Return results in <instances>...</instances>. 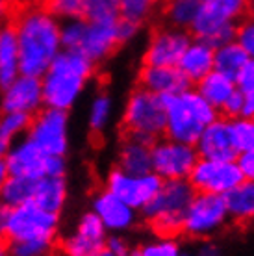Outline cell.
<instances>
[{
  "label": "cell",
  "mask_w": 254,
  "mask_h": 256,
  "mask_svg": "<svg viewBox=\"0 0 254 256\" xmlns=\"http://www.w3.org/2000/svg\"><path fill=\"white\" fill-rule=\"evenodd\" d=\"M86 12L84 17L89 20H115L119 19L117 0H84Z\"/></svg>",
  "instance_id": "35"
},
{
  "label": "cell",
  "mask_w": 254,
  "mask_h": 256,
  "mask_svg": "<svg viewBox=\"0 0 254 256\" xmlns=\"http://www.w3.org/2000/svg\"><path fill=\"white\" fill-rule=\"evenodd\" d=\"M198 154L195 145L160 138L152 143V173L162 180H188Z\"/></svg>",
  "instance_id": "12"
},
{
  "label": "cell",
  "mask_w": 254,
  "mask_h": 256,
  "mask_svg": "<svg viewBox=\"0 0 254 256\" xmlns=\"http://www.w3.org/2000/svg\"><path fill=\"white\" fill-rule=\"evenodd\" d=\"M96 65L72 50H62L41 76L43 102L46 108L69 114L95 74Z\"/></svg>",
  "instance_id": "3"
},
{
  "label": "cell",
  "mask_w": 254,
  "mask_h": 256,
  "mask_svg": "<svg viewBox=\"0 0 254 256\" xmlns=\"http://www.w3.org/2000/svg\"><path fill=\"white\" fill-rule=\"evenodd\" d=\"M67 197H69V186L65 176H43L34 180L30 202L39 208L60 216L67 204Z\"/></svg>",
  "instance_id": "23"
},
{
  "label": "cell",
  "mask_w": 254,
  "mask_h": 256,
  "mask_svg": "<svg viewBox=\"0 0 254 256\" xmlns=\"http://www.w3.org/2000/svg\"><path fill=\"white\" fill-rule=\"evenodd\" d=\"M8 216H10V208L0 202V240H4V236H6Z\"/></svg>",
  "instance_id": "47"
},
{
  "label": "cell",
  "mask_w": 254,
  "mask_h": 256,
  "mask_svg": "<svg viewBox=\"0 0 254 256\" xmlns=\"http://www.w3.org/2000/svg\"><path fill=\"white\" fill-rule=\"evenodd\" d=\"M106 249L119 256H128L130 250H132V247H130V244L122 238V234H112V236H108V240H106Z\"/></svg>",
  "instance_id": "42"
},
{
  "label": "cell",
  "mask_w": 254,
  "mask_h": 256,
  "mask_svg": "<svg viewBox=\"0 0 254 256\" xmlns=\"http://www.w3.org/2000/svg\"><path fill=\"white\" fill-rule=\"evenodd\" d=\"M182 256H221V250L214 244H202L200 247H197L195 250H190V252L182 250Z\"/></svg>",
  "instance_id": "44"
},
{
  "label": "cell",
  "mask_w": 254,
  "mask_h": 256,
  "mask_svg": "<svg viewBox=\"0 0 254 256\" xmlns=\"http://www.w3.org/2000/svg\"><path fill=\"white\" fill-rule=\"evenodd\" d=\"M176 67L188 82L197 84L214 70V46L200 39H191Z\"/></svg>",
  "instance_id": "22"
},
{
  "label": "cell",
  "mask_w": 254,
  "mask_h": 256,
  "mask_svg": "<svg viewBox=\"0 0 254 256\" xmlns=\"http://www.w3.org/2000/svg\"><path fill=\"white\" fill-rule=\"evenodd\" d=\"M24 138L46 156H67L69 152V116L54 108H41L30 117Z\"/></svg>",
  "instance_id": "11"
},
{
  "label": "cell",
  "mask_w": 254,
  "mask_h": 256,
  "mask_svg": "<svg viewBox=\"0 0 254 256\" xmlns=\"http://www.w3.org/2000/svg\"><path fill=\"white\" fill-rule=\"evenodd\" d=\"M115 112L114 98L108 91H98L89 102V112H88V124L89 130L93 134H104L112 124Z\"/></svg>",
  "instance_id": "28"
},
{
  "label": "cell",
  "mask_w": 254,
  "mask_h": 256,
  "mask_svg": "<svg viewBox=\"0 0 254 256\" xmlns=\"http://www.w3.org/2000/svg\"><path fill=\"white\" fill-rule=\"evenodd\" d=\"M191 39L193 38L188 30L169 24L154 30L143 52V65L176 67Z\"/></svg>",
  "instance_id": "16"
},
{
  "label": "cell",
  "mask_w": 254,
  "mask_h": 256,
  "mask_svg": "<svg viewBox=\"0 0 254 256\" xmlns=\"http://www.w3.org/2000/svg\"><path fill=\"white\" fill-rule=\"evenodd\" d=\"M236 86L240 91H254V60L248 58L236 76Z\"/></svg>",
  "instance_id": "38"
},
{
  "label": "cell",
  "mask_w": 254,
  "mask_h": 256,
  "mask_svg": "<svg viewBox=\"0 0 254 256\" xmlns=\"http://www.w3.org/2000/svg\"><path fill=\"white\" fill-rule=\"evenodd\" d=\"M117 20H89L86 17L62 22V46L64 50L82 54L95 65L106 60L121 45Z\"/></svg>",
  "instance_id": "5"
},
{
  "label": "cell",
  "mask_w": 254,
  "mask_h": 256,
  "mask_svg": "<svg viewBox=\"0 0 254 256\" xmlns=\"http://www.w3.org/2000/svg\"><path fill=\"white\" fill-rule=\"evenodd\" d=\"M15 12H17L15 0H0V26L12 22Z\"/></svg>",
  "instance_id": "43"
},
{
  "label": "cell",
  "mask_w": 254,
  "mask_h": 256,
  "mask_svg": "<svg viewBox=\"0 0 254 256\" xmlns=\"http://www.w3.org/2000/svg\"><path fill=\"white\" fill-rule=\"evenodd\" d=\"M117 167L130 174H145L152 171V143L126 136L119 145Z\"/></svg>",
  "instance_id": "21"
},
{
  "label": "cell",
  "mask_w": 254,
  "mask_h": 256,
  "mask_svg": "<svg viewBox=\"0 0 254 256\" xmlns=\"http://www.w3.org/2000/svg\"><path fill=\"white\" fill-rule=\"evenodd\" d=\"M228 221L230 218L222 195L195 192L184 214L182 234L191 240H208L221 232Z\"/></svg>",
  "instance_id": "10"
},
{
  "label": "cell",
  "mask_w": 254,
  "mask_h": 256,
  "mask_svg": "<svg viewBox=\"0 0 254 256\" xmlns=\"http://www.w3.org/2000/svg\"><path fill=\"white\" fill-rule=\"evenodd\" d=\"M195 190L188 180H164L160 192L140 210L156 236L176 238L182 234L184 214Z\"/></svg>",
  "instance_id": "6"
},
{
  "label": "cell",
  "mask_w": 254,
  "mask_h": 256,
  "mask_svg": "<svg viewBox=\"0 0 254 256\" xmlns=\"http://www.w3.org/2000/svg\"><path fill=\"white\" fill-rule=\"evenodd\" d=\"M242 93H243L242 117L254 119V91H242Z\"/></svg>",
  "instance_id": "45"
},
{
  "label": "cell",
  "mask_w": 254,
  "mask_h": 256,
  "mask_svg": "<svg viewBox=\"0 0 254 256\" xmlns=\"http://www.w3.org/2000/svg\"><path fill=\"white\" fill-rule=\"evenodd\" d=\"M32 186L34 180L20 178V176H10L8 174L6 182L2 184L0 190V202L8 208L26 204L32 198Z\"/></svg>",
  "instance_id": "30"
},
{
  "label": "cell",
  "mask_w": 254,
  "mask_h": 256,
  "mask_svg": "<svg viewBox=\"0 0 254 256\" xmlns=\"http://www.w3.org/2000/svg\"><path fill=\"white\" fill-rule=\"evenodd\" d=\"M46 0H17L19 6H34V4H44Z\"/></svg>",
  "instance_id": "49"
},
{
  "label": "cell",
  "mask_w": 254,
  "mask_h": 256,
  "mask_svg": "<svg viewBox=\"0 0 254 256\" xmlns=\"http://www.w3.org/2000/svg\"><path fill=\"white\" fill-rule=\"evenodd\" d=\"M43 6L62 22L82 19L84 12H86V2L84 0H46Z\"/></svg>",
  "instance_id": "33"
},
{
  "label": "cell",
  "mask_w": 254,
  "mask_h": 256,
  "mask_svg": "<svg viewBox=\"0 0 254 256\" xmlns=\"http://www.w3.org/2000/svg\"><path fill=\"white\" fill-rule=\"evenodd\" d=\"M91 212L100 219V223L104 224L108 234H124V232L132 230L138 223V216H140V212L136 208H132L124 200L117 198L106 190H102L95 195Z\"/></svg>",
  "instance_id": "18"
},
{
  "label": "cell",
  "mask_w": 254,
  "mask_h": 256,
  "mask_svg": "<svg viewBox=\"0 0 254 256\" xmlns=\"http://www.w3.org/2000/svg\"><path fill=\"white\" fill-rule=\"evenodd\" d=\"M250 15L254 17V0H252V4H250Z\"/></svg>",
  "instance_id": "53"
},
{
  "label": "cell",
  "mask_w": 254,
  "mask_h": 256,
  "mask_svg": "<svg viewBox=\"0 0 254 256\" xmlns=\"http://www.w3.org/2000/svg\"><path fill=\"white\" fill-rule=\"evenodd\" d=\"M238 166H240V171H242L243 178L254 182V148L248 150V152H242L238 154Z\"/></svg>",
  "instance_id": "41"
},
{
  "label": "cell",
  "mask_w": 254,
  "mask_h": 256,
  "mask_svg": "<svg viewBox=\"0 0 254 256\" xmlns=\"http://www.w3.org/2000/svg\"><path fill=\"white\" fill-rule=\"evenodd\" d=\"M6 178H8L6 164H4V160H0V190H2V184L6 182Z\"/></svg>",
  "instance_id": "48"
},
{
  "label": "cell",
  "mask_w": 254,
  "mask_h": 256,
  "mask_svg": "<svg viewBox=\"0 0 254 256\" xmlns=\"http://www.w3.org/2000/svg\"><path fill=\"white\" fill-rule=\"evenodd\" d=\"M230 124V136L232 143L238 154L248 152L254 148V119L248 117H236L228 119Z\"/></svg>",
  "instance_id": "31"
},
{
  "label": "cell",
  "mask_w": 254,
  "mask_h": 256,
  "mask_svg": "<svg viewBox=\"0 0 254 256\" xmlns=\"http://www.w3.org/2000/svg\"><path fill=\"white\" fill-rule=\"evenodd\" d=\"M141 256H182V247L176 238L156 236L154 240L143 244L138 249Z\"/></svg>",
  "instance_id": "34"
},
{
  "label": "cell",
  "mask_w": 254,
  "mask_h": 256,
  "mask_svg": "<svg viewBox=\"0 0 254 256\" xmlns=\"http://www.w3.org/2000/svg\"><path fill=\"white\" fill-rule=\"evenodd\" d=\"M252 0H202L190 32L208 45L221 46L234 41L236 28L250 13Z\"/></svg>",
  "instance_id": "7"
},
{
  "label": "cell",
  "mask_w": 254,
  "mask_h": 256,
  "mask_svg": "<svg viewBox=\"0 0 254 256\" xmlns=\"http://www.w3.org/2000/svg\"><path fill=\"white\" fill-rule=\"evenodd\" d=\"M12 26L19 45L20 72L41 78L62 46V20L43 4L17 6Z\"/></svg>",
  "instance_id": "1"
},
{
  "label": "cell",
  "mask_w": 254,
  "mask_h": 256,
  "mask_svg": "<svg viewBox=\"0 0 254 256\" xmlns=\"http://www.w3.org/2000/svg\"><path fill=\"white\" fill-rule=\"evenodd\" d=\"M195 148H197L198 158H204V160H236L238 152L232 143L228 119L217 117L216 121H212L195 141Z\"/></svg>",
  "instance_id": "19"
},
{
  "label": "cell",
  "mask_w": 254,
  "mask_h": 256,
  "mask_svg": "<svg viewBox=\"0 0 254 256\" xmlns=\"http://www.w3.org/2000/svg\"><path fill=\"white\" fill-rule=\"evenodd\" d=\"M15 2H17V0H15Z\"/></svg>",
  "instance_id": "54"
},
{
  "label": "cell",
  "mask_w": 254,
  "mask_h": 256,
  "mask_svg": "<svg viewBox=\"0 0 254 256\" xmlns=\"http://www.w3.org/2000/svg\"><path fill=\"white\" fill-rule=\"evenodd\" d=\"M234 41L242 46L248 58L254 60V17H245L236 28Z\"/></svg>",
  "instance_id": "37"
},
{
  "label": "cell",
  "mask_w": 254,
  "mask_h": 256,
  "mask_svg": "<svg viewBox=\"0 0 254 256\" xmlns=\"http://www.w3.org/2000/svg\"><path fill=\"white\" fill-rule=\"evenodd\" d=\"M60 216L34 202L10 208L6 240L12 256H52L58 247Z\"/></svg>",
  "instance_id": "2"
},
{
  "label": "cell",
  "mask_w": 254,
  "mask_h": 256,
  "mask_svg": "<svg viewBox=\"0 0 254 256\" xmlns=\"http://www.w3.org/2000/svg\"><path fill=\"white\" fill-rule=\"evenodd\" d=\"M228 218L236 223L254 221V182L243 178L226 195H222Z\"/></svg>",
  "instance_id": "25"
},
{
  "label": "cell",
  "mask_w": 254,
  "mask_h": 256,
  "mask_svg": "<svg viewBox=\"0 0 254 256\" xmlns=\"http://www.w3.org/2000/svg\"><path fill=\"white\" fill-rule=\"evenodd\" d=\"M140 88L160 96H172L190 90L191 84L178 70V67H160V65H143L138 74Z\"/></svg>",
  "instance_id": "20"
},
{
  "label": "cell",
  "mask_w": 254,
  "mask_h": 256,
  "mask_svg": "<svg viewBox=\"0 0 254 256\" xmlns=\"http://www.w3.org/2000/svg\"><path fill=\"white\" fill-rule=\"evenodd\" d=\"M108 230L104 228L100 219L93 212H86L78 219L74 230L58 242V247L62 250V256H96L108 240Z\"/></svg>",
  "instance_id": "15"
},
{
  "label": "cell",
  "mask_w": 254,
  "mask_h": 256,
  "mask_svg": "<svg viewBox=\"0 0 254 256\" xmlns=\"http://www.w3.org/2000/svg\"><path fill=\"white\" fill-rule=\"evenodd\" d=\"M243 180L240 166L236 160H204L198 158L188 182L197 193H216V195H226Z\"/></svg>",
  "instance_id": "14"
},
{
  "label": "cell",
  "mask_w": 254,
  "mask_h": 256,
  "mask_svg": "<svg viewBox=\"0 0 254 256\" xmlns=\"http://www.w3.org/2000/svg\"><path fill=\"white\" fill-rule=\"evenodd\" d=\"M141 26L143 24H138V22H134V20L119 17V20H117V32H119V41H121V45L130 43V41H134V39L138 38Z\"/></svg>",
  "instance_id": "39"
},
{
  "label": "cell",
  "mask_w": 254,
  "mask_h": 256,
  "mask_svg": "<svg viewBox=\"0 0 254 256\" xmlns=\"http://www.w3.org/2000/svg\"><path fill=\"white\" fill-rule=\"evenodd\" d=\"M247 60L248 56L236 41H230V43L214 48V70L222 72L234 80L243 65L247 64Z\"/></svg>",
  "instance_id": "27"
},
{
  "label": "cell",
  "mask_w": 254,
  "mask_h": 256,
  "mask_svg": "<svg viewBox=\"0 0 254 256\" xmlns=\"http://www.w3.org/2000/svg\"><path fill=\"white\" fill-rule=\"evenodd\" d=\"M96 256H119V254H115V252H112V250H108L106 247H104V249H102Z\"/></svg>",
  "instance_id": "51"
},
{
  "label": "cell",
  "mask_w": 254,
  "mask_h": 256,
  "mask_svg": "<svg viewBox=\"0 0 254 256\" xmlns=\"http://www.w3.org/2000/svg\"><path fill=\"white\" fill-rule=\"evenodd\" d=\"M242 106H243V93L240 90H236L228 100L222 104L221 114L226 117V119H236V117H242Z\"/></svg>",
  "instance_id": "40"
},
{
  "label": "cell",
  "mask_w": 254,
  "mask_h": 256,
  "mask_svg": "<svg viewBox=\"0 0 254 256\" xmlns=\"http://www.w3.org/2000/svg\"><path fill=\"white\" fill-rule=\"evenodd\" d=\"M20 74L17 36L12 22L0 26V90Z\"/></svg>",
  "instance_id": "24"
},
{
  "label": "cell",
  "mask_w": 254,
  "mask_h": 256,
  "mask_svg": "<svg viewBox=\"0 0 254 256\" xmlns=\"http://www.w3.org/2000/svg\"><path fill=\"white\" fill-rule=\"evenodd\" d=\"M0 256H12L10 247H8L6 240H0Z\"/></svg>",
  "instance_id": "50"
},
{
  "label": "cell",
  "mask_w": 254,
  "mask_h": 256,
  "mask_svg": "<svg viewBox=\"0 0 254 256\" xmlns=\"http://www.w3.org/2000/svg\"><path fill=\"white\" fill-rule=\"evenodd\" d=\"M202 0H164V19L169 26L182 28L190 32L193 20L197 17Z\"/></svg>",
  "instance_id": "29"
},
{
  "label": "cell",
  "mask_w": 254,
  "mask_h": 256,
  "mask_svg": "<svg viewBox=\"0 0 254 256\" xmlns=\"http://www.w3.org/2000/svg\"><path fill=\"white\" fill-rule=\"evenodd\" d=\"M219 117L214 106L198 95L197 90H186L166 96V138L195 145L198 136Z\"/></svg>",
  "instance_id": "4"
},
{
  "label": "cell",
  "mask_w": 254,
  "mask_h": 256,
  "mask_svg": "<svg viewBox=\"0 0 254 256\" xmlns=\"http://www.w3.org/2000/svg\"><path fill=\"white\" fill-rule=\"evenodd\" d=\"M13 145V140L10 138V136L0 128V160L6 156V152L10 150V147Z\"/></svg>",
  "instance_id": "46"
},
{
  "label": "cell",
  "mask_w": 254,
  "mask_h": 256,
  "mask_svg": "<svg viewBox=\"0 0 254 256\" xmlns=\"http://www.w3.org/2000/svg\"><path fill=\"white\" fill-rule=\"evenodd\" d=\"M2 160L10 176L38 180L43 176H65L67 173L65 156H46L26 138L13 141Z\"/></svg>",
  "instance_id": "9"
},
{
  "label": "cell",
  "mask_w": 254,
  "mask_h": 256,
  "mask_svg": "<svg viewBox=\"0 0 254 256\" xmlns=\"http://www.w3.org/2000/svg\"><path fill=\"white\" fill-rule=\"evenodd\" d=\"M162 184L164 180L152 171L145 174H130L119 167H114L104 180V190L140 212L160 192Z\"/></svg>",
  "instance_id": "13"
},
{
  "label": "cell",
  "mask_w": 254,
  "mask_h": 256,
  "mask_svg": "<svg viewBox=\"0 0 254 256\" xmlns=\"http://www.w3.org/2000/svg\"><path fill=\"white\" fill-rule=\"evenodd\" d=\"M128 256H141V252H140V250H138V249H132V250H130V254H128Z\"/></svg>",
  "instance_id": "52"
},
{
  "label": "cell",
  "mask_w": 254,
  "mask_h": 256,
  "mask_svg": "<svg viewBox=\"0 0 254 256\" xmlns=\"http://www.w3.org/2000/svg\"><path fill=\"white\" fill-rule=\"evenodd\" d=\"M28 126H30V117L24 116V114L0 112V128H2L13 141L24 138Z\"/></svg>",
  "instance_id": "36"
},
{
  "label": "cell",
  "mask_w": 254,
  "mask_h": 256,
  "mask_svg": "<svg viewBox=\"0 0 254 256\" xmlns=\"http://www.w3.org/2000/svg\"><path fill=\"white\" fill-rule=\"evenodd\" d=\"M44 108L41 78L22 74L0 90V112H13L32 117Z\"/></svg>",
  "instance_id": "17"
},
{
  "label": "cell",
  "mask_w": 254,
  "mask_h": 256,
  "mask_svg": "<svg viewBox=\"0 0 254 256\" xmlns=\"http://www.w3.org/2000/svg\"><path fill=\"white\" fill-rule=\"evenodd\" d=\"M236 90H238V86H236L234 78L226 76L222 72H217V70L208 72L202 80L197 82L198 95L202 96L204 100H208L217 112H221L222 104L228 100Z\"/></svg>",
  "instance_id": "26"
},
{
  "label": "cell",
  "mask_w": 254,
  "mask_h": 256,
  "mask_svg": "<svg viewBox=\"0 0 254 256\" xmlns=\"http://www.w3.org/2000/svg\"><path fill=\"white\" fill-rule=\"evenodd\" d=\"M119 4V17L143 24L146 19L152 17L160 0H117Z\"/></svg>",
  "instance_id": "32"
},
{
  "label": "cell",
  "mask_w": 254,
  "mask_h": 256,
  "mask_svg": "<svg viewBox=\"0 0 254 256\" xmlns=\"http://www.w3.org/2000/svg\"><path fill=\"white\" fill-rule=\"evenodd\" d=\"M121 122L126 136L154 143L166 136V98L138 86L124 102Z\"/></svg>",
  "instance_id": "8"
}]
</instances>
